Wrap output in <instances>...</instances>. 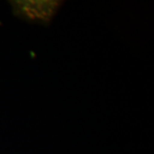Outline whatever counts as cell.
Masks as SVG:
<instances>
[{
  "mask_svg": "<svg viewBox=\"0 0 154 154\" xmlns=\"http://www.w3.org/2000/svg\"><path fill=\"white\" fill-rule=\"evenodd\" d=\"M64 1L60 0H11L12 12L21 20L33 24L48 26Z\"/></svg>",
  "mask_w": 154,
  "mask_h": 154,
  "instance_id": "cell-1",
  "label": "cell"
}]
</instances>
